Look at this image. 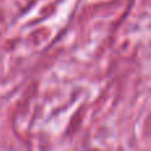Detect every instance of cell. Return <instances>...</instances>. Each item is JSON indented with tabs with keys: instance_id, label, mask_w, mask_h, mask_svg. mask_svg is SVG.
Listing matches in <instances>:
<instances>
[]
</instances>
